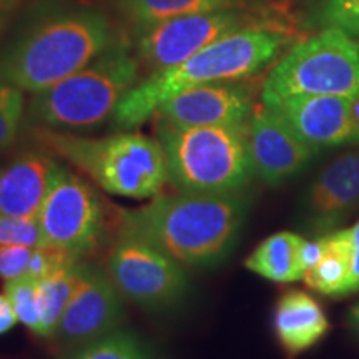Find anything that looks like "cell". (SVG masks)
Listing matches in <instances>:
<instances>
[{
  "label": "cell",
  "instance_id": "cell-1",
  "mask_svg": "<svg viewBox=\"0 0 359 359\" xmlns=\"http://www.w3.org/2000/svg\"><path fill=\"white\" fill-rule=\"evenodd\" d=\"M248 206L243 191L155 196L140 208L120 212V235L147 241L183 266H213L235 248Z\"/></svg>",
  "mask_w": 359,
  "mask_h": 359
},
{
  "label": "cell",
  "instance_id": "cell-2",
  "mask_svg": "<svg viewBox=\"0 0 359 359\" xmlns=\"http://www.w3.org/2000/svg\"><path fill=\"white\" fill-rule=\"evenodd\" d=\"M114 40L110 19L102 8L43 7L0 52V80L39 93L83 69Z\"/></svg>",
  "mask_w": 359,
  "mask_h": 359
},
{
  "label": "cell",
  "instance_id": "cell-3",
  "mask_svg": "<svg viewBox=\"0 0 359 359\" xmlns=\"http://www.w3.org/2000/svg\"><path fill=\"white\" fill-rule=\"evenodd\" d=\"M290 43L285 30L248 25L218 39L172 69L155 72L130 90L114 114L116 128L128 130L145 123L158 107L183 90L206 83L248 79L276 60Z\"/></svg>",
  "mask_w": 359,
  "mask_h": 359
},
{
  "label": "cell",
  "instance_id": "cell-4",
  "mask_svg": "<svg viewBox=\"0 0 359 359\" xmlns=\"http://www.w3.org/2000/svg\"><path fill=\"white\" fill-rule=\"evenodd\" d=\"M32 133L48 154L70 163L111 195L155 198L170 180L158 138L130 132L87 138L43 127H35Z\"/></svg>",
  "mask_w": 359,
  "mask_h": 359
},
{
  "label": "cell",
  "instance_id": "cell-5",
  "mask_svg": "<svg viewBox=\"0 0 359 359\" xmlns=\"http://www.w3.org/2000/svg\"><path fill=\"white\" fill-rule=\"evenodd\" d=\"M140 62L127 42L114 40L88 65L34 93L27 109L35 127L74 132L95 128L114 114L140 80Z\"/></svg>",
  "mask_w": 359,
  "mask_h": 359
},
{
  "label": "cell",
  "instance_id": "cell-6",
  "mask_svg": "<svg viewBox=\"0 0 359 359\" xmlns=\"http://www.w3.org/2000/svg\"><path fill=\"white\" fill-rule=\"evenodd\" d=\"M168 178L180 191L236 193L253 180L248 123L178 127L160 120Z\"/></svg>",
  "mask_w": 359,
  "mask_h": 359
},
{
  "label": "cell",
  "instance_id": "cell-7",
  "mask_svg": "<svg viewBox=\"0 0 359 359\" xmlns=\"http://www.w3.org/2000/svg\"><path fill=\"white\" fill-rule=\"evenodd\" d=\"M359 92V43L339 29L294 45L269 72L263 103L296 95L354 97Z\"/></svg>",
  "mask_w": 359,
  "mask_h": 359
},
{
  "label": "cell",
  "instance_id": "cell-8",
  "mask_svg": "<svg viewBox=\"0 0 359 359\" xmlns=\"http://www.w3.org/2000/svg\"><path fill=\"white\" fill-rule=\"evenodd\" d=\"M45 246L80 259L100 243L105 213L98 193L69 167L58 163L37 215Z\"/></svg>",
  "mask_w": 359,
  "mask_h": 359
},
{
  "label": "cell",
  "instance_id": "cell-9",
  "mask_svg": "<svg viewBox=\"0 0 359 359\" xmlns=\"http://www.w3.org/2000/svg\"><path fill=\"white\" fill-rule=\"evenodd\" d=\"M107 273L123 298L151 311L177 306L190 286L183 264L128 235H120L111 246Z\"/></svg>",
  "mask_w": 359,
  "mask_h": 359
},
{
  "label": "cell",
  "instance_id": "cell-10",
  "mask_svg": "<svg viewBox=\"0 0 359 359\" xmlns=\"http://www.w3.org/2000/svg\"><path fill=\"white\" fill-rule=\"evenodd\" d=\"M248 27V19L235 8L190 13L155 24L133 27V53L150 74L172 69L201 48Z\"/></svg>",
  "mask_w": 359,
  "mask_h": 359
},
{
  "label": "cell",
  "instance_id": "cell-11",
  "mask_svg": "<svg viewBox=\"0 0 359 359\" xmlns=\"http://www.w3.org/2000/svg\"><path fill=\"white\" fill-rule=\"evenodd\" d=\"M123 318V296L109 273L79 263L77 283L53 341L72 351L118 330Z\"/></svg>",
  "mask_w": 359,
  "mask_h": 359
},
{
  "label": "cell",
  "instance_id": "cell-12",
  "mask_svg": "<svg viewBox=\"0 0 359 359\" xmlns=\"http://www.w3.org/2000/svg\"><path fill=\"white\" fill-rule=\"evenodd\" d=\"M359 210V150L331 161L308 188L303 201V228L318 238L339 230Z\"/></svg>",
  "mask_w": 359,
  "mask_h": 359
},
{
  "label": "cell",
  "instance_id": "cell-13",
  "mask_svg": "<svg viewBox=\"0 0 359 359\" xmlns=\"http://www.w3.org/2000/svg\"><path fill=\"white\" fill-rule=\"evenodd\" d=\"M264 107L280 115L314 151L348 143L359 145V130L351 116V97L296 95Z\"/></svg>",
  "mask_w": 359,
  "mask_h": 359
},
{
  "label": "cell",
  "instance_id": "cell-14",
  "mask_svg": "<svg viewBox=\"0 0 359 359\" xmlns=\"http://www.w3.org/2000/svg\"><path fill=\"white\" fill-rule=\"evenodd\" d=\"M316 151L290 125L264 107L250 118L248 155L253 175L266 185H281L298 175Z\"/></svg>",
  "mask_w": 359,
  "mask_h": 359
},
{
  "label": "cell",
  "instance_id": "cell-15",
  "mask_svg": "<svg viewBox=\"0 0 359 359\" xmlns=\"http://www.w3.org/2000/svg\"><path fill=\"white\" fill-rule=\"evenodd\" d=\"M251 111L248 90L233 82H218L183 90L161 103L156 115L178 127H212L248 123Z\"/></svg>",
  "mask_w": 359,
  "mask_h": 359
},
{
  "label": "cell",
  "instance_id": "cell-16",
  "mask_svg": "<svg viewBox=\"0 0 359 359\" xmlns=\"http://www.w3.org/2000/svg\"><path fill=\"white\" fill-rule=\"evenodd\" d=\"M58 163L48 151H25L0 170V215L37 218Z\"/></svg>",
  "mask_w": 359,
  "mask_h": 359
},
{
  "label": "cell",
  "instance_id": "cell-17",
  "mask_svg": "<svg viewBox=\"0 0 359 359\" xmlns=\"http://www.w3.org/2000/svg\"><path fill=\"white\" fill-rule=\"evenodd\" d=\"M273 330L286 359L309 351L330 331L321 304L299 290H291L278 299L273 313Z\"/></svg>",
  "mask_w": 359,
  "mask_h": 359
},
{
  "label": "cell",
  "instance_id": "cell-18",
  "mask_svg": "<svg viewBox=\"0 0 359 359\" xmlns=\"http://www.w3.org/2000/svg\"><path fill=\"white\" fill-rule=\"evenodd\" d=\"M325 236V255L313 269L304 273L308 288L323 296H348L353 264L351 228L336 230Z\"/></svg>",
  "mask_w": 359,
  "mask_h": 359
},
{
  "label": "cell",
  "instance_id": "cell-19",
  "mask_svg": "<svg viewBox=\"0 0 359 359\" xmlns=\"http://www.w3.org/2000/svg\"><path fill=\"white\" fill-rule=\"evenodd\" d=\"M304 238L291 231H280L263 240L246 258L245 266L255 275L273 283L303 280L299 248Z\"/></svg>",
  "mask_w": 359,
  "mask_h": 359
},
{
  "label": "cell",
  "instance_id": "cell-20",
  "mask_svg": "<svg viewBox=\"0 0 359 359\" xmlns=\"http://www.w3.org/2000/svg\"><path fill=\"white\" fill-rule=\"evenodd\" d=\"M236 0H116L120 15L133 27L175 17L235 8Z\"/></svg>",
  "mask_w": 359,
  "mask_h": 359
},
{
  "label": "cell",
  "instance_id": "cell-21",
  "mask_svg": "<svg viewBox=\"0 0 359 359\" xmlns=\"http://www.w3.org/2000/svg\"><path fill=\"white\" fill-rule=\"evenodd\" d=\"M79 263L74 262L58 268L52 275L39 280V309L40 327L39 338L53 339L70 296L74 293L79 275Z\"/></svg>",
  "mask_w": 359,
  "mask_h": 359
},
{
  "label": "cell",
  "instance_id": "cell-22",
  "mask_svg": "<svg viewBox=\"0 0 359 359\" xmlns=\"http://www.w3.org/2000/svg\"><path fill=\"white\" fill-rule=\"evenodd\" d=\"M62 359H158L137 334L115 330L102 338L72 349Z\"/></svg>",
  "mask_w": 359,
  "mask_h": 359
},
{
  "label": "cell",
  "instance_id": "cell-23",
  "mask_svg": "<svg viewBox=\"0 0 359 359\" xmlns=\"http://www.w3.org/2000/svg\"><path fill=\"white\" fill-rule=\"evenodd\" d=\"M4 294L15 309L19 323L37 336L40 327L39 309V280L32 276H20L8 280L4 285Z\"/></svg>",
  "mask_w": 359,
  "mask_h": 359
},
{
  "label": "cell",
  "instance_id": "cell-24",
  "mask_svg": "<svg viewBox=\"0 0 359 359\" xmlns=\"http://www.w3.org/2000/svg\"><path fill=\"white\" fill-rule=\"evenodd\" d=\"M24 90L0 80V151L15 143L24 122Z\"/></svg>",
  "mask_w": 359,
  "mask_h": 359
},
{
  "label": "cell",
  "instance_id": "cell-25",
  "mask_svg": "<svg viewBox=\"0 0 359 359\" xmlns=\"http://www.w3.org/2000/svg\"><path fill=\"white\" fill-rule=\"evenodd\" d=\"M314 19L326 29H339L359 39V0H318Z\"/></svg>",
  "mask_w": 359,
  "mask_h": 359
},
{
  "label": "cell",
  "instance_id": "cell-26",
  "mask_svg": "<svg viewBox=\"0 0 359 359\" xmlns=\"http://www.w3.org/2000/svg\"><path fill=\"white\" fill-rule=\"evenodd\" d=\"M0 245L42 248L45 240L39 219L0 215Z\"/></svg>",
  "mask_w": 359,
  "mask_h": 359
},
{
  "label": "cell",
  "instance_id": "cell-27",
  "mask_svg": "<svg viewBox=\"0 0 359 359\" xmlns=\"http://www.w3.org/2000/svg\"><path fill=\"white\" fill-rule=\"evenodd\" d=\"M34 248L0 245V278L4 281L29 276Z\"/></svg>",
  "mask_w": 359,
  "mask_h": 359
},
{
  "label": "cell",
  "instance_id": "cell-28",
  "mask_svg": "<svg viewBox=\"0 0 359 359\" xmlns=\"http://www.w3.org/2000/svg\"><path fill=\"white\" fill-rule=\"evenodd\" d=\"M323 255H325V236L304 240L302 248H299V263H302L303 271L306 273L316 266Z\"/></svg>",
  "mask_w": 359,
  "mask_h": 359
},
{
  "label": "cell",
  "instance_id": "cell-29",
  "mask_svg": "<svg viewBox=\"0 0 359 359\" xmlns=\"http://www.w3.org/2000/svg\"><path fill=\"white\" fill-rule=\"evenodd\" d=\"M17 323H19V318H17L12 303L8 302L6 294H0V336L12 331Z\"/></svg>",
  "mask_w": 359,
  "mask_h": 359
},
{
  "label": "cell",
  "instance_id": "cell-30",
  "mask_svg": "<svg viewBox=\"0 0 359 359\" xmlns=\"http://www.w3.org/2000/svg\"><path fill=\"white\" fill-rule=\"evenodd\" d=\"M353 238V264H351V280H349L348 294L359 291V222L351 228Z\"/></svg>",
  "mask_w": 359,
  "mask_h": 359
},
{
  "label": "cell",
  "instance_id": "cell-31",
  "mask_svg": "<svg viewBox=\"0 0 359 359\" xmlns=\"http://www.w3.org/2000/svg\"><path fill=\"white\" fill-rule=\"evenodd\" d=\"M348 326H349V330H351L353 333L359 338V303H356L351 309H349Z\"/></svg>",
  "mask_w": 359,
  "mask_h": 359
},
{
  "label": "cell",
  "instance_id": "cell-32",
  "mask_svg": "<svg viewBox=\"0 0 359 359\" xmlns=\"http://www.w3.org/2000/svg\"><path fill=\"white\" fill-rule=\"evenodd\" d=\"M351 116L354 125H356L359 130V92L351 98Z\"/></svg>",
  "mask_w": 359,
  "mask_h": 359
},
{
  "label": "cell",
  "instance_id": "cell-33",
  "mask_svg": "<svg viewBox=\"0 0 359 359\" xmlns=\"http://www.w3.org/2000/svg\"><path fill=\"white\" fill-rule=\"evenodd\" d=\"M8 15H11V8H0V32L6 29Z\"/></svg>",
  "mask_w": 359,
  "mask_h": 359
},
{
  "label": "cell",
  "instance_id": "cell-34",
  "mask_svg": "<svg viewBox=\"0 0 359 359\" xmlns=\"http://www.w3.org/2000/svg\"><path fill=\"white\" fill-rule=\"evenodd\" d=\"M15 2L17 0H0V8H11L12 11V7L15 6Z\"/></svg>",
  "mask_w": 359,
  "mask_h": 359
}]
</instances>
